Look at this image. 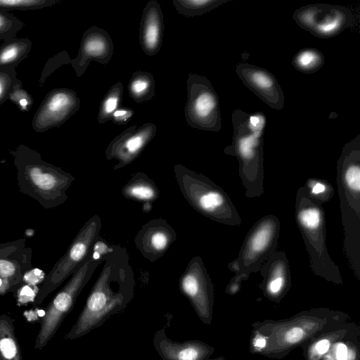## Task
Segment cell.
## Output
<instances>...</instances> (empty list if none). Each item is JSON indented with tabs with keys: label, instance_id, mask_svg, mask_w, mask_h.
I'll return each mask as SVG.
<instances>
[{
	"label": "cell",
	"instance_id": "cell-4",
	"mask_svg": "<svg viewBox=\"0 0 360 360\" xmlns=\"http://www.w3.org/2000/svg\"><path fill=\"white\" fill-rule=\"evenodd\" d=\"M233 135L231 145L224 152L236 157L239 176L249 198L264 193V136L266 115L262 112L252 114L236 109L231 115Z\"/></svg>",
	"mask_w": 360,
	"mask_h": 360
},
{
	"label": "cell",
	"instance_id": "cell-16",
	"mask_svg": "<svg viewBox=\"0 0 360 360\" xmlns=\"http://www.w3.org/2000/svg\"><path fill=\"white\" fill-rule=\"evenodd\" d=\"M113 54V43L110 34L96 26L88 28L83 34L77 56L71 59L70 64L77 77H81L94 60L105 65L110 62Z\"/></svg>",
	"mask_w": 360,
	"mask_h": 360
},
{
	"label": "cell",
	"instance_id": "cell-39",
	"mask_svg": "<svg viewBox=\"0 0 360 360\" xmlns=\"http://www.w3.org/2000/svg\"><path fill=\"white\" fill-rule=\"evenodd\" d=\"M336 356L338 360H347V349L345 345L340 343L338 345Z\"/></svg>",
	"mask_w": 360,
	"mask_h": 360
},
{
	"label": "cell",
	"instance_id": "cell-6",
	"mask_svg": "<svg viewBox=\"0 0 360 360\" xmlns=\"http://www.w3.org/2000/svg\"><path fill=\"white\" fill-rule=\"evenodd\" d=\"M295 216L309 256L312 271L327 280L340 282L339 268L330 258L326 246L324 210L321 205L310 199L304 186L297 191Z\"/></svg>",
	"mask_w": 360,
	"mask_h": 360
},
{
	"label": "cell",
	"instance_id": "cell-2",
	"mask_svg": "<svg viewBox=\"0 0 360 360\" xmlns=\"http://www.w3.org/2000/svg\"><path fill=\"white\" fill-rule=\"evenodd\" d=\"M337 186L344 230L343 251L360 278V135L346 143L337 162Z\"/></svg>",
	"mask_w": 360,
	"mask_h": 360
},
{
	"label": "cell",
	"instance_id": "cell-37",
	"mask_svg": "<svg viewBox=\"0 0 360 360\" xmlns=\"http://www.w3.org/2000/svg\"><path fill=\"white\" fill-rule=\"evenodd\" d=\"M35 296V292L30 285L23 286L19 292L20 300L22 302L32 300Z\"/></svg>",
	"mask_w": 360,
	"mask_h": 360
},
{
	"label": "cell",
	"instance_id": "cell-10",
	"mask_svg": "<svg viewBox=\"0 0 360 360\" xmlns=\"http://www.w3.org/2000/svg\"><path fill=\"white\" fill-rule=\"evenodd\" d=\"M281 229L278 218L267 214L257 221L245 236L236 258L241 273L259 271L262 265L276 251Z\"/></svg>",
	"mask_w": 360,
	"mask_h": 360
},
{
	"label": "cell",
	"instance_id": "cell-33",
	"mask_svg": "<svg viewBox=\"0 0 360 360\" xmlns=\"http://www.w3.org/2000/svg\"><path fill=\"white\" fill-rule=\"evenodd\" d=\"M134 113V110L130 108L120 106L114 112L111 120L114 124H125L131 120Z\"/></svg>",
	"mask_w": 360,
	"mask_h": 360
},
{
	"label": "cell",
	"instance_id": "cell-27",
	"mask_svg": "<svg viewBox=\"0 0 360 360\" xmlns=\"http://www.w3.org/2000/svg\"><path fill=\"white\" fill-rule=\"evenodd\" d=\"M122 94L123 84L121 82H117L108 89L99 105L97 116L99 124L111 120L114 112L120 106Z\"/></svg>",
	"mask_w": 360,
	"mask_h": 360
},
{
	"label": "cell",
	"instance_id": "cell-22",
	"mask_svg": "<svg viewBox=\"0 0 360 360\" xmlns=\"http://www.w3.org/2000/svg\"><path fill=\"white\" fill-rule=\"evenodd\" d=\"M122 195L139 202H153L160 196V190L153 179L146 174L134 173L122 188Z\"/></svg>",
	"mask_w": 360,
	"mask_h": 360
},
{
	"label": "cell",
	"instance_id": "cell-1",
	"mask_svg": "<svg viewBox=\"0 0 360 360\" xmlns=\"http://www.w3.org/2000/svg\"><path fill=\"white\" fill-rule=\"evenodd\" d=\"M104 262L85 305L66 340L81 338L123 311L132 300L135 280L127 250L115 245L101 257Z\"/></svg>",
	"mask_w": 360,
	"mask_h": 360
},
{
	"label": "cell",
	"instance_id": "cell-29",
	"mask_svg": "<svg viewBox=\"0 0 360 360\" xmlns=\"http://www.w3.org/2000/svg\"><path fill=\"white\" fill-rule=\"evenodd\" d=\"M59 0H0V11H34L53 6Z\"/></svg>",
	"mask_w": 360,
	"mask_h": 360
},
{
	"label": "cell",
	"instance_id": "cell-11",
	"mask_svg": "<svg viewBox=\"0 0 360 360\" xmlns=\"http://www.w3.org/2000/svg\"><path fill=\"white\" fill-rule=\"evenodd\" d=\"M292 18L302 29L321 39L334 37L353 23V15L348 8L320 3L296 9Z\"/></svg>",
	"mask_w": 360,
	"mask_h": 360
},
{
	"label": "cell",
	"instance_id": "cell-28",
	"mask_svg": "<svg viewBox=\"0 0 360 360\" xmlns=\"http://www.w3.org/2000/svg\"><path fill=\"white\" fill-rule=\"evenodd\" d=\"M303 186L310 199L319 205L329 201L334 195V188L324 179L309 178Z\"/></svg>",
	"mask_w": 360,
	"mask_h": 360
},
{
	"label": "cell",
	"instance_id": "cell-24",
	"mask_svg": "<svg viewBox=\"0 0 360 360\" xmlns=\"http://www.w3.org/2000/svg\"><path fill=\"white\" fill-rule=\"evenodd\" d=\"M129 96L137 103L150 101L155 95V81L153 75L146 71L133 73L128 83Z\"/></svg>",
	"mask_w": 360,
	"mask_h": 360
},
{
	"label": "cell",
	"instance_id": "cell-42",
	"mask_svg": "<svg viewBox=\"0 0 360 360\" xmlns=\"http://www.w3.org/2000/svg\"><path fill=\"white\" fill-rule=\"evenodd\" d=\"M13 285L10 282L0 277V291L10 289Z\"/></svg>",
	"mask_w": 360,
	"mask_h": 360
},
{
	"label": "cell",
	"instance_id": "cell-13",
	"mask_svg": "<svg viewBox=\"0 0 360 360\" xmlns=\"http://www.w3.org/2000/svg\"><path fill=\"white\" fill-rule=\"evenodd\" d=\"M156 125L147 122L141 126L132 125L115 136L107 146L105 154L108 160L117 161L114 170L133 162L155 137Z\"/></svg>",
	"mask_w": 360,
	"mask_h": 360
},
{
	"label": "cell",
	"instance_id": "cell-43",
	"mask_svg": "<svg viewBox=\"0 0 360 360\" xmlns=\"http://www.w3.org/2000/svg\"><path fill=\"white\" fill-rule=\"evenodd\" d=\"M266 345V340L264 338L260 337L255 340V346L257 347H264Z\"/></svg>",
	"mask_w": 360,
	"mask_h": 360
},
{
	"label": "cell",
	"instance_id": "cell-5",
	"mask_svg": "<svg viewBox=\"0 0 360 360\" xmlns=\"http://www.w3.org/2000/svg\"><path fill=\"white\" fill-rule=\"evenodd\" d=\"M174 173L179 190L188 204L207 218L238 226L242 219L229 195L206 176L176 164Z\"/></svg>",
	"mask_w": 360,
	"mask_h": 360
},
{
	"label": "cell",
	"instance_id": "cell-32",
	"mask_svg": "<svg viewBox=\"0 0 360 360\" xmlns=\"http://www.w3.org/2000/svg\"><path fill=\"white\" fill-rule=\"evenodd\" d=\"M17 79L15 69L0 70V105L8 100Z\"/></svg>",
	"mask_w": 360,
	"mask_h": 360
},
{
	"label": "cell",
	"instance_id": "cell-12",
	"mask_svg": "<svg viewBox=\"0 0 360 360\" xmlns=\"http://www.w3.org/2000/svg\"><path fill=\"white\" fill-rule=\"evenodd\" d=\"M80 98L68 88L49 91L37 110L32 122L36 132H44L60 126L78 111Z\"/></svg>",
	"mask_w": 360,
	"mask_h": 360
},
{
	"label": "cell",
	"instance_id": "cell-38",
	"mask_svg": "<svg viewBox=\"0 0 360 360\" xmlns=\"http://www.w3.org/2000/svg\"><path fill=\"white\" fill-rule=\"evenodd\" d=\"M248 277V274L240 273L236 274L232 279L230 285H229V291L231 293H234L238 290L239 284L243 279H246Z\"/></svg>",
	"mask_w": 360,
	"mask_h": 360
},
{
	"label": "cell",
	"instance_id": "cell-14",
	"mask_svg": "<svg viewBox=\"0 0 360 360\" xmlns=\"http://www.w3.org/2000/svg\"><path fill=\"white\" fill-rule=\"evenodd\" d=\"M181 293L188 298L198 315L207 319L210 311L212 284L202 259H191L179 280Z\"/></svg>",
	"mask_w": 360,
	"mask_h": 360
},
{
	"label": "cell",
	"instance_id": "cell-8",
	"mask_svg": "<svg viewBox=\"0 0 360 360\" xmlns=\"http://www.w3.org/2000/svg\"><path fill=\"white\" fill-rule=\"evenodd\" d=\"M101 262V257H96L94 248L50 304L48 311L45 314L46 317L36 347L43 346L53 335L63 319L73 307L79 293Z\"/></svg>",
	"mask_w": 360,
	"mask_h": 360
},
{
	"label": "cell",
	"instance_id": "cell-41",
	"mask_svg": "<svg viewBox=\"0 0 360 360\" xmlns=\"http://www.w3.org/2000/svg\"><path fill=\"white\" fill-rule=\"evenodd\" d=\"M228 268L236 274L241 273L240 266L236 259L229 263Z\"/></svg>",
	"mask_w": 360,
	"mask_h": 360
},
{
	"label": "cell",
	"instance_id": "cell-35",
	"mask_svg": "<svg viewBox=\"0 0 360 360\" xmlns=\"http://www.w3.org/2000/svg\"><path fill=\"white\" fill-rule=\"evenodd\" d=\"M0 351L6 359L15 356L17 348L15 342L11 338H4L0 340Z\"/></svg>",
	"mask_w": 360,
	"mask_h": 360
},
{
	"label": "cell",
	"instance_id": "cell-19",
	"mask_svg": "<svg viewBox=\"0 0 360 360\" xmlns=\"http://www.w3.org/2000/svg\"><path fill=\"white\" fill-rule=\"evenodd\" d=\"M163 14L160 4L149 1L144 7L139 25V42L142 51L148 56L157 54L162 44Z\"/></svg>",
	"mask_w": 360,
	"mask_h": 360
},
{
	"label": "cell",
	"instance_id": "cell-36",
	"mask_svg": "<svg viewBox=\"0 0 360 360\" xmlns=\"http://www.w3.org/2000/svg\"><path fill=\"white\" fill-rule=\"evenodd\" d=\"M304 335L303 330L298 327L290 329L285 335L286 342L289 343H295L300 341Z\"/></svg>",
	"mask_w": 360,
	"mask_h": 360
},
{
	"label": "cell",
	"instance_id": "cell-25",
	"mask_svg": "<svg viewBox=\"0 0 360 360\" xmlns=\"http://www.w3.org/2000/svg\"><path fill=\"white\" fill-rule=\"evenodd\" d=\"M325 63L323 53L315 48H304L297 51L292 60V65L299 72L312 74L320 70Z\"/></svg>",
	"mask_w": 360,
	"mask_h": 360
},
{
	"label": "cell",
	"instance_id": "cell-3",
	"mask_svg": "<svg viewBox=\"0 0 360 360\" xmlns=\"http://www.w3.org/2000/svg\"><path fill=\"white\" fill-rule=\"evenodd\" d=\"M9 151L20 193L46 210L57 207L68 200L67 191L75 179L74 176L44 161L39 152L26 145L20 144Z\"/></svg>",
	"mask_w": 360,
	"mask_h": 360
},
{
	"label": "cell",
	"instance_id": "cell-7",
	"mask_svg": "<svg viewBox=\"0 0 360 360\" xmlns=\"http://www.w3.org/2000/svg\"><path fill=\"white\" fill-rule=\"evenodd\" d=\"M101 229V220L97 214L92 216L84 223L67 251L46 274L39 290L37 300L38 304L72 276L86 260L98 240Z\"/></svg>",
	"mask_w": 360,
	"mask_h": 360
},
{
	"label": "cell",
	"instance_id": "cell-17",
	"mask_svg": "<svg viewBox=\"0 0 360 360\" xmlns=\"http://www.w3.org/2000/svg\"><path fill=\"white\" fill-rule=\"evenodd\" d=\"M177 234L173 227L162 218L153 219L145 223L134 238L136 248L142 256L150 262L162 257Z\"/></svg>",
	"mask_w": 360,
	"mask_h": 360
},
{
	"label": "cell",
	"instance_id": "cell-21",
	"mask_svg": "<svg viewBox=\"0 0 360 360\" xmlns=\"http://www.w3.org/2000/svg\"><path fill=\"white\" fill-rule=\"evenodd\" d=\"M267 292L276 295L288 286L290 272L289 262L284 252L275 251L259 269Z\"/></svg>",
	"mask_w": 360,
	"mask_h": 360
},
{
	"label": "cell",
	"instance_id": "cell-44",
	"mask_svg": "<svg viewBox=\"0 0 360 360\" xmlns=\"http://www.w3.org/2000/svg\"><path fill=\"white\" fill-rule=\"evenodd\" d=\"M45 314H46V312H45V311H44V310L41 309V310H39V311H38V315H39V316H45Z\"/></svg>",
	"mask_w": 360,
	"mask_h": 360
},
{
	"label": "cell",
	"instance_id": "cell-20",
	"mask_svg": "<svg viewBox=\"0 0 360 360\" xmlns=\"http://www.w3.org/2000/svg\"><path fill=\"white\" fill-rule=\"evenodd\" d=\"M153 342L162 360H201L208 353L207 347L198 341L178 342L169 339L165 327L155 332Z\"/></svg>",
	"mask_w": 360,
	"mask_h": 360
},
{
	"label": "cell",
	"instance_id": "cell-40",
	"mask_svg": "<svg viewBox=\"0 0 360 360\" xmlns=\"http://www.w3.org/2000/svg\"><path fill=\"white\" fill-rule=\"evenodd\" d=\"M330 342L328 340H322L316 344V349L319 353L323 354L328 350Z\"/></svg>",
	"mask_w": 360,
	"mask_h": 360
},
{
	"label": "cell",
	"instance_id": "cell-26",
	"mask_svg": "<svg viewBox=\"0 0 360 360\" xmlns=\"http://www.w3.org/2000/svg\"><path fill=\"white\" fill-rule=\"evenodd\" d=\"M229 1L230 0H173L172 3L179 14L192 18L208 13Z\"/></svg>",
	"mask_w": 360,
	"mask_h": 360
},
{
	"label": "cell",
	"instance_id": "cell-18",
	"mask_svg": "<svg viewBox=\"0 0 360 360\" xmlns=\"http://www.w3.org/2000/svg\"><path fill=\"white\" fill-rule=\"evenodd\" d=\"M32 250L25 238L0 243V277L14 286L22 281L25 274L32 268Z\"/></svg>",
	"mask_w": 360,
	"mask_h": 360
},
{
	"label": "cell",
	"instance_id": "cell-30",
	"mask_svg": "<svg viewBox=\"0 0 360 360\" xmlns=\"http://www.w3.org/2000/svg\"><path fill=\"white\" fill-rule=\"evenodd\" d=\"M25 24L9 12L0 11V40L7 41L16 38L17 33Z\"/></svg>",
	"mask_w": 360,
	"mask_h": 360
},
{
	"label": "cell",
	"instance_id": "cell-31",
	"mask_svg": "<svg viewBox=\"0 0 360 360\" xmlns=\"http://www.w3.org/2000/svg\"><path fill=\"white\" fill-rule=\"evenodd\" d=\"M8 100L11 101L20 111L24 112H29L34 103L33 97L22 87V83L19 79H17Z\"/></svg>",
	"mask_w": 360,
	"mask_h": 360
},
{
	"label": "cell",
	"instance_id": "cell-9",
	"mask_svg": "<svg viewBox=\"0 0 360 360\" xmlns=\"http://www.w3.org/2000/svg\"><path fill=\"white\" fill-rule=\"evenodd\" d=\"M187 100L184 115L193 129L218 132L221 129L219 100L210 80L189 73L186 81Z\"/></svg>",
	"mask_w": 360,
	"mask_h": 360
},
{
	"label": "cell",
	"instance_id": "cell-34",
	"mask_svg": "<svg viewBox=\"0 0 360 360\" xmlns=\"http://www.w3.org/2000/svg\"><path fill=\"white\" fill-rule=\"evenodd\" d=\"M45 273L39 269L31 268L24 275L22 281L27 285H35L41 281H44L46 277Z\"/></svg>",
	"mask_w": 360,
	"mask_h": 360
},
{
	"label": "cell",
	"instance_id": "cell-23",
	"mask_svg": "<svg viewBox=\"0 0 360 360\" xmlns=\"http://www.w3.org/2000/svg\"><path fill=\"white\" fill-rule=\"evenodd\" d=\"M28 38H14L5 41L0 46V70L15 69L24 60L32 49Z\"/></svg>",
	"mask_w": 360,
	"mask_h": 360
},
{
	"label": "cell",
	"instance_id": "cell-15",
	"mask_svg": "<svg viewBox=\"0 0 360 360\" xmlns=\"http://www.w3.org/2000/svg\"><path fill=\"white\" fill-rule=\"evenodd\" d=\"M236 72L244 85L270 108L278 110L283 108L284 94L271 72L247 63H239Z\"/></svg>",
	"mask_w": 360,
	"mask_h": 360
}]
</instances>
